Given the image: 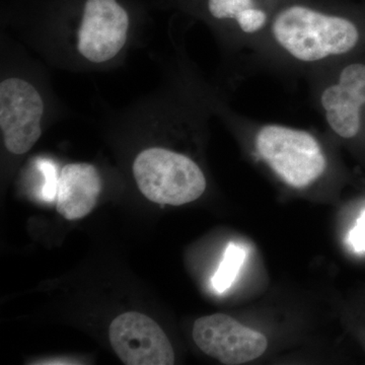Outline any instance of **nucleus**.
Returning a JSON list of instances; mask_svg holds the SVG:
<instances>
[{"mask_svg":"<svg viewBox=\"0 0 365 365\" xmlns=\"http://www.w3.org/2000/svg\"><path fill=\"white\" fill-rule=\"evenodd\" d=\"M270 21L276 44L304 63L347 54L359 42V26L332 0H283Z\"/></svg>","mask_w":365,"mask_h":365,"instance_id":"obj_1","label":"nucleus"},{"mask_svg":"<svg viewBox=\"0 0 365 365\" xmlns=\"http://www.w3.org/2000/svg\"><path fill=\"white\" fill-rule=\"evenodd\" d=\"M137 186L148 200L163 205L193 202L206 189V179L191 158L165 148L141 151L133 163Z\"/></svg>","mask_w":365,"mask_h":365,"instance_id":"obj_2","label":"nucleus"},{"mask_svg":"<svg viewBox=\"0 0 365 365\" xmlns=\"http://www.w3.org/2000/svg\"><path fill=\"white\" fill-rule=\"evenodd\" d=\"M259 155L289 186L304 188L325 172L327 160L316 137L309 132L268 124L256 135Z\"/></svg>","mask_w":365,"mask_h":365,"instance_id":"obj_3","label":"nucleus"},{"mask_svg":"<svg viewBox=\"0 0 365 365\" xmlns=\"http://www.w3.org/2000/svg\"><path fill=\"white\" fill-rule=\"evenodd\" d=\"M194 342L205 354L227 365L247 364L267 350V338L225 314L197 319L192 330Z\"/></svg>","mask_w":365,"mask_h":365,"instance_id":"obj_4","label":"nucleus"},{"mask_svg":"<svg viewBox=\"0 0 365 365\" xmlns=\"http://www.w3.org/2000/svg\"><path fill=\"white\" fill-rule=\"evenodd\" d=\"M44 103L31 83L9 78L0 85V128L7 150L24 155L39 140Z\"/></svg>","mask_w":365,"mask_h":365,"instance_id":"obj_5","label":"nucleus"},{"mask_svg":"<svg viewBox=\"0 0 365 365\" xmlns=\"http://www.w3.org/2000/svg\"><path fill=\"white\" fill-rule=\"evenodd\" d=\"M115 353L126 365H172L175 352L163 329L150 317L128 312L117 317L109 329Z\"/></svg>","mask_w":365,"mask_h":365,"instance_id":"obj_6","label":"nucleus"},{"mask_svg":"<svg viewBox=\"0 0 365 365\" xmlns=\"http://www.w3.org/2000/svg\"><path fill=\"white\" fill-rule=\"evenodd\" d=\"M129 18L116 0H88L78 31V51L96 63L114 58L127 39Z\"/></svg>","mask_w":365,"mask_h":365,"instance_id":"obj_7","label":"nucleus"},{"mask_svg":"<svg viewBox=\"0 0 365 365\" xmlns=\"http://www.w3.org/2000/svg\"><path fill=\"white\" fill-rule=\"evenodd\" d=\"M321 104L327 123L338 136L345 139L356 136L365 106V64L345 66L337 83L324 90Z\"/></svg>","mask_w":365,"mask_h":365,"instance_id":"obj_8","label":"nucleus"},{"mask_svg":"<svg viewBox=\"0 0 365 365\" xmlns=\"http://www.w3.org/2000/svg\"><path fill=\"white\" fill-rule=\"evenodd\" d=\"M102 178L90 163H69L59 175L56 209L67 220L90 215L102 192Z\"/></svg>","mask_w":365,"mask_h":365,"instance_id":"obj_9","label":"nucleus"},{"mask_svg":"<svg viewBox=\"0 0 365 365\" xmlns=\"http://www.w3.org/2000/svg\"><path fill=\"white\" fill-rule=\"evenodd\" d=\"M277 4L267 0H207L209 14L217 20L235 21L242 33L256 34L271 21Z\"/></svg>","mask_w":365,"mask_h":365,"instance_id":"obj_10","label":"nucleus"},{"mask_svg":"<svg viewBox=\"0 0 365 365\" xmlns=\"http://www.w3.org/2000/svg\"><path fill=\"white\" fill-rule=\"evenodd\" d=\"M246 259V252L235 242H230L220 267L212 278V285L218 294H223L234 284Z\"/></svg>","mask_w":365,"mask_h":365,"instance_id":"obj_11","label":"nucleus"},{"mask_svg":"<svg viewBox=\"0 0 365 365\" xmlns=\"http://www.w3.org/2000/svg\"><path fill=\"white\" fill-rule=\"evenodd\" d=\"M38 169L42 173L45 182L42 188V197L46 201H53L57 196L59 177L57 176L56 167L47 158H39L37 160Z\"/></svg>","mask_w":365,"mask_h":365,"instance_id":"obj_12","label":"nucleus"},{"mask_svg":"<svg viewBox=\"0 0 365 365\" xmlns=\"http://www.w3.org/2000/svg\"><path fill=\"white\" fill-rule=\"evenodd\" d=\"M348 244L355 253H365V210L348 235Z\"/></svg>","mask_w":365,"mask_h":365,"instance_id":"obj_13","label":"nucleus"},{"mask_svg":"<svg viewBox=\"0 0 365 365\" xmlns=\"http://www.w3.org/2000/svg\"><path fill=\"white\" fill-rule=\"evenodd\" d=\"M269 2H272V4H280L281 1H283V0H267Z\"/></svg>","mask_w":365,"mask_h":365,"instance_id":"obj_14","label":"nucleus"}]
</instances>
